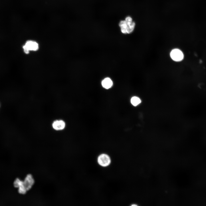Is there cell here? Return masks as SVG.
Segmentation results:
<instances>
[{"label": "cell", "instance_id": "obj_8", "mask_svg": "<svg viewBox=\"0 0 206 206\" xmlns=\"http://www.w3.org/2000/svg\"><path fill=\"white\" fill-rule=\"evenodd\" d=\"M131 104L134 106H136L139 104L141 102L140 99L138 97L134 96L131 99Z\"/></svg>", "mask_w": 206, "mask_h": 206}, {"label": "cell", "instance_id": "obj_3", "mask_svg": "<svg viewBox=\"0 0 206 206\" xmlns=\"http://www.w3.org/2000/svg\"><path fill=\"white\" fill-rule=\"evenodd\" d=\"M39 45L36 41L29 40L27 41L22 46L24 53L25 54H28L30 52H35L38 50Z\"/></svg>", "mask_w": 206, "mask_h": 206}, {"label": "cell", "instance_id": "obj_4", "mask_svg": "<svg viewBox=\"0 0 206 206\" xmlns=\"http://www.w3.org/2000/svg\"><path fill=\"white\" fill-rule=\"evenodd\" d=\"M171 58L175 62H180L184 58V54L181 50L178 49H174L171 51L170 53Z\"/></svg>", "mask_w": 206, "mask_h": 206}, {"label": "cell", "instance_id": "obj_2", "mask_svg": "<svg viewBox=\"0 0 206 206\" xmlns=\"http://www.w3.org/2000/svg\"><path fill=\"white\" fill-rule=\"evenodd\" d=\"M119 25L122 33L128 34L133 32L135 29L136 24L131 17L127 16L124 20L120 22Z\"/></svg>", "mask_w": 206, "mask_h": 206}, {"label": "cell", "instance_id": "obj_5", "mask_svg": "<svg viewBox=\"0 0 206 206\" xmlns=\"http://www.w3.org/2000/svg\"><path fill=\"white\" fill-rule=\"evenodd\" d=\"M98 161L99 164L103 167L108 165L110 163V159L107 154H103L100 155L98 157Z\"/></svg>", "mask_w": 206, "mask_h": 206}, {"label": "cell", "instance_id": "obj_7", "mask_svg": "<svg viewBox=\"0 0 206 206\" xmlns=\"http://www.w3.org/2000/svg\"><path fill=\"white\" fill-rule=\"evenodd\" d=\"M102 85L104 88L106 89H108L112 86L113 82L110 78H106L102 81Z\"/></svg>", "mask_w": 206, "mask_h": 206}, {"label": "cell", "instance_id": "obj_6", "mask_svg": "<svg viewBox=\"0 0 206 206\" xmlns=\"http://www.w3.org/2000/svg\"><path fill=\"white\" fill-rule=\"evenodd\" d=\"M66 126V123L62 120H57L53 122L52 126L54 129L57 131L63 130Z\"/></svg>", "mask_w": 206, "mask_h": 206}, {"label": "cell", "instance_id": "obj_1", "mask_svg": "<svg viewBox=\"0 0 206 206\" xmlns=\"http://www.w3.org/2000/svg\"><path fill=\"white\" fill-rule=\"evenodd\" d=\"M34 183V180L30 174L27 175L24 181L17 178L14 182V187L18 188V192L22 194H25L29 190Z\"/></svg>", "mask_w": 206, "mask_h": 206}]
</instances>
